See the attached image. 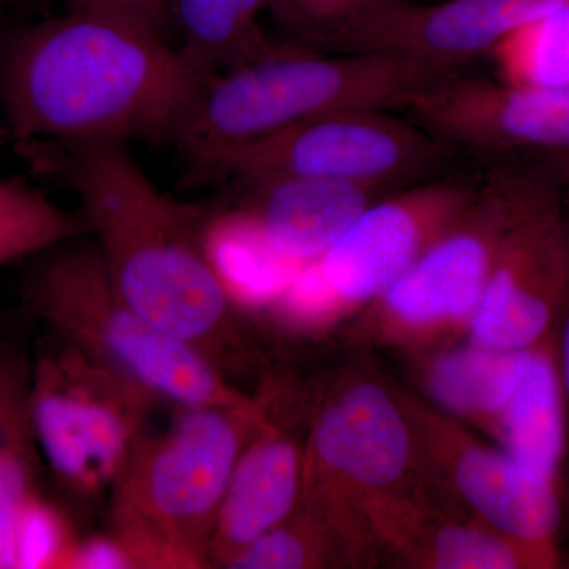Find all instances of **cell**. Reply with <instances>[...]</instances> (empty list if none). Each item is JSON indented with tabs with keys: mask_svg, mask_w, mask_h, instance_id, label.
I'll return each mask as SVG.
<instances>
[{
	"mask_svg": "<svg viewBox=\"0 0 569 569\" xmlns=\"http://www.w3.org/2000/svg\"><path fill=\"white\" fill-rule=\"evenodd\" d=\"M37 173L69 187L116 291L134 312L230 377L250 365L238 306L204 249V213L163 193L127 142H17Z\"/></svg>",
	"mask_w": 569,
	"mask_h": 569,
	"instance_id": "1",
	"label": "cell"
},
{
	"mask_svg": "<svg viewBox=\"0 0 569 569\" xmlns=\"http://www.w3.org/2000/svg\"><path fill=\"white\" fill-rule=\"evenodd\" d=\"M163 33L69 10L0 44V114L17 142L171 141L204 86Z\"/></svg>",
	"mask_w": 569,
	"mask_h": 569,
	"instance_id": "2",
	"label": "cell"
},
{
	"mask_svg": "<svg viewBox=\"0 0 569 569\" xmlns=\"http://www.w3.org/2000/svg\"><path fill=\"white\" fill-rule=\"evenodd\" d=\"M452 71L385 52H318L293 44L206 81L174 137L200 181L288 129L355 110L406 112Z\"/></svg>",
	"mask_w": 569,
	"mask_h": 569,
	"instance_id": "3",
	"label": "cell"
},
{
	"mask_svg": "<svg viewBox=\"0 0 569 569\" xmlns=\"http://www.w3.org/2000/svg\"><path fill=\"white\" fill-rule=\"evenodd\" d=\"M272 387L247 407H186L138 438L110 490V533L134 569L212 568L217 512L231 471L268 421Z\"/></svg>",
	"mask_w": 569,
	"mask_h": 569,
	"instance_id": "4",
	"label": "cell"
},
{
	"mask_svg": "<svg viewBox=\"0 0 569 569\" xmlns=\"http://www.w3.org/2000/svg\"><path fill=\"white\" fill-rule=\"evenodd\" d=\"M560 192L542 159L488 163L462 216L397 282L351 318L350 336L402 356L467 336L505 239Z\"/></svg>",
	"mask_w": 569,
	"mask_h": 569,
	"instance_id": "5",
	"label": "cell"
},
{
	"mask_svg": "<svg viewBox=\"0 0 569 569\" xmlns=\"http://www.w3.org/2000/svg\"><path fill=\"white\" fill-rule=\"evenodd\" d=\"M22 280L29 316L153 402L247 407L246 395L197 348L157 328L116 291L91 236L32 258Z\"/></svg>",
	"mask_w": 569,
	"mask_h": 569,
	"instance_id": "6",
	"label": "cell"
},
{
	"mask_svg": "<svg viewBox=\"0 0 569 569\" xmlns=\"http://www.w3.org/2000/svg\"><path fill=\"white\" fill-rule=\"evenodd\" d=\"M430 482L395 380L365 367L337 377L307 425L298 503L328 520L367 568L378 563L367 511Z\"/></svg>",
	"mask_w": 569,
	"mask_h": 569,
	"instance_id": "7",
	"label": "cell"
},
{
	"mask_svg": "<svg viewBox=\"0 0 569 569\" xmlns=\"http://www.w3.org/2000/svg\"><path fill=\"white\" fill-rule=\"evenodd\" d=\"M152 402L58 337L32 356L31 407L41 459L74 496L110 493Z\"/></svg>",
	"mask_w": 569,
	"mask_h": 569,
	"instance_id": "8",
	"label": "cell"
},
{
	"mask_svg": "<svg viewBox=\"0 0 569 569\" xmlns=\"http://www.w3.org/2000/svg\"><path fill=\"white\" fill-rule=\"evenodd\" d=\"M462 153L399 111L332 112L258 142L211 181L234 190L282 178L325 179L399 190L448 174Z\"/></svg>",
	"mask_w": 569,
	"mask_h": 569,
	"instance_id": "9",
	"label": "cell"
},
{
	"mask_svg": "<svg viewBox=\"0 0 569 569\" xmlns=\"http://www.w3.org/2000/svg\"><path fill=\"white\" fill-rule=\"evenodd\" d=\"M427 471L459 507L523 541L559 545L561 488L396 381Z\"/></svg>",
	"mask_w": 569,
	"mask_h": 569,
	"instance_id": "10",
	"label": "cell"
},
{
	"mask_svg": "<svg viewBox=\"0 0 569 569\" xmlns=\"http://www.w3.org/2000/svg\"><path fill=\"white\" fill-rule=\"evenodd\" d=\"M406 114L462 156L488 163L569 152V88H529L459 70L426 86Z\"/></svg>",
	"mask_w": 569,
	"mask_h": 569,
	"instance_id": "11",
	"label": "cell"
},
{
	"mask_svg": "<svg viewBox=\"0 0 569 569\" xmlns=\"http://www.w3.org/2000/svg\"><path fill=\"white\" fill-rule=\"evenodd\" d=\"M479 178L443 174L385 194L318 258L350 320L406 274L462 216Z\"/></svg>",
	"mask_w": 569,
	"mask_h": 569,
	"instance_id": "12",
	"label": "cell"
},
{
	"mask_svg": "<svg viewBox=\"0 0 569 569\" xmlns=\"http://www.w3.org/2000/svg\"><path fill=\"white\" fill-rule=\"evenodd\" d=\"M569 305V222L561 190L505 239L467 339L527 350L559 326Z\"/></svg>",
	"mask_w": 569,
	"mask_h": 569,
	"instance_id": "13",
	"label": "cell"
},
{
	"mask_svg": "<svg viewBox=\"0 0 569 569\" xmlns=\"http://www.w3.org/2000/svg\"><path fill=\"white\" fill-rule=\"evenodd\" d=\"M377 561L411 569H553L559 545L523 541L459 507L436 482L388 498L366 515Z\"/></svg>",
	"mask_w": 569,
	"mask_h": 569,
	"instance_id": "14",
	"label": "cell"
},
{
	"mask_svg": "<svg viewBox=\"0 0 569 569\" xmlns=\"http://www.w3.org/2000/svg\"><path fill=\"white\" fill-rule=\"evenodd\" d=\"M569 0H403L355 29L337 52H385L448 71L470 70L511 33Z\"/></svg>",
	"mask_w": 569,
	"mask_h": 569,
	"instance_id": "15",
	"label": "cell"
},
{
	"mask_svg": "<svg viewBox=\"0 0 569 569\" xmlns=\"http://www.w3.org/2000/svg\"><path fill=\"white\" fill-rule=\"evenodd\" d=\"M306 432L280 425L271 402L268 421L250 438L231 471L213 527L212 567H230L298 507Z\"/></svg>",
	"mask_w": 569,
	"mask_h": 569,
	"instance_id": "16",
	"label": "cell"
},
{
	"mask_svg": "<svg viewBox=\"0 0 569 569\" xmlns=\"http://www.w3.org/2000/svg\"><path fill=\"white\" fill-rule=\"evenodd\" d=\"M391 192L359 183L282 178L236 190L234 208L253 217L277 249L306 264L323 257L370 204Z\"/></svg>",
	"mask_w": 569,
	"mask_h": 569,
	"instance_id": "17",
	"label": "cell"
},
{
	"mask_svg": "<svg viewBox=\"0 0 569 569\" xmlns=\"http://www.w3.org/2000/svg\"><path fill=\"white\" fill-rule=\"evenodd\" d=\"M531 348L498 350L463 337L449 346L406 355L408 376L422 399L479 436H488L518 387Z\"/></svg>",
	"mask_w": 569,
	"mask_h": 569,
	"instance_id": "18",
	"label": "cell"
},
{
	"mask_svg": "<svg viewBox=\"0 0 569 569\" xmlns=\"http://www.w3.org/2000/svg\"><path fill=\"white\" fill-rule=\"evenodd\" d=\"M557 329L559 326L531 348L518 387L486 437L531 473L561 488L569 413L561 383Z\"/></svg>",
	"mask_w": 569,
	"mask_h": 569,
	"instance_id": "19",
	"label": "cell"
},
{
	"mask_svg": "<svg viewBox=\"0 0 569 569\" xmlns=\"http://www.w3.org/2000/svg\"><path fill=\"white\" fill-rule=\"evenodd\" d=\"M32 356L0 336V569H13L18 509L39 489L40 448L31 407Z\"/></svg>",
	"mask_w": 569,
	"mask_h": 569,
	"instance_id": "20",
	"label": "cell"
},
{
	"mask_svg": "<svg viewBox=\"0 0 569 569\" xmlns=\"http://www.w3.org/2000/svg\"><path fill=\"white\" fill-rule=\"evenodd\" d=\"M269 0H171L183 59L204 81L293 47L263 31Z\"/></svg>",
	"mask_w": 569,
	"mask_h": 569,
	"instance_id": "21",
	"label": "cell"
},
{
	"mask_svg": "<svg viewBox=\"0 0 569 569\" xmlns=\"http://www.w3.org/2000/svg\"><path fill=\"white\" fill-rule=\"evenodd\" d=\"M203 239L231 301L249 312H268L305 266L277 249L257 220L234 206L206 220Z\"/></svg>",
	"mask_w": 569,
	"mask_h": 569,
	"instance_id": "22",
	"label": "cell"
},
{
	"mask_svg": "<svg viewBox=\"0 0 569 569\" xmlns=\"http://www.w3.org/2000/svg\"><path fill=\"white\" fill-rule=\"evenodd\" d=\"M86 234L81 212L67 211L24 179L0 178V268Z\"/></svg>",
	"mask_w": 569,
	"mask_h": 569,
	"instance_id": "23",
	"label": "cell"
},
{
	"mask_svg": "<svg viewBox=\"0 0 569 569\" xmlns=\"http://www.w3.org/2000/svg\"><path fill=\"white\" fill-rule=\"evenodd\" d=\"M365 568L358 553L325 518L298 503L274 529L236 557L228 569Z\"/></svg>",
	"mask_w": 569,
	"mask_h": 569,
	"instance_id": "24",
	"label": "cell"
},
{
	"mask_svg": "<svg viewBox=\"0 0 569 569\" xmlns=\"http://www.w3.org/2000/svg\"><path fill=\"white\" fill-rule=\"evenodd\" d=\"M489 59L509 84L569 88V2L511 33Z\"/></svg>",
	"mask_w": 569,
	"mask_h": 569,
	"instance_id": "25",
	"label": "cell"
},
{
	"mask_svg": "<svg viewBox=\"0 0 569 569\" xmlns=\"http://www.w3.org/2000/svg\"><path fill=\"white\" fill-rule=\"evenodd\" d=\"M399 2L403 0H269L268 11L284 40L337 52L358 26Z\"/></svg>",
	"mask_w": 569,
	"mask_h": 569,
	"instance_id": "26",
	"label": "cell"
},
{
	"mask_svg": "<svg viewBox=\"0 0 569 569\" xmlns=\"http://www.w3.org/2000/svg\"><path fill=\"white\" fill-rule=\"evenodd\" d=\"M77 541L66 512L33 490L14 518L13 569H67Z\"/></svg>",
	"mask_w": 569,
	"mask_h": 569,
	"instance_id": "27",
	"label": "cell"
},
{
	"mask_svg": "<svg viewBox=\"0 0 569 569\" xmlns=\"http://www.w3.org/2000/svg\"><path fill=\"white\" fill-rule=\"evenodd\" d=\"M268 313L283 329L296 335H321L350 321L346 307L329 287L318 260L299 269Z\"/></svg>",
	"mask_w": 569,
	"mask_h": 569,
	"instance_id": "28",
	"label": "cell"
},
{
	"mask_svg": "<svg viewBox=\"0 0 569 569\" xmlns=\"http://www.w3.org/2000/svg\"><path fill=\"white\" fill-rule=\"evenodd\" d=\"M69 10L114 14L167 36L171 26V0H67Z\"/></svg>",
	"mask_w": 569,
	"mask_h": 569,
	"instance_id": "29",
	"label": "cell"
},
{
	"mask_svg": "<svg viewBox=\"0 0 569 569\" xmlns=\"http://www.w3.org/2000/svg\"><path fill=\"white\" fill-rule=\"evenodd\" d=\"M67 569H134L129 550L110 533L78 538Z\"/></svg>",
	"mask_w": 569,
	"mask_h": 569,
	"instance_id": "30",
	"label": "cell"
},
{
	"mask_svg": "<svg viewBox=\"0 0 569 569\" xmlns=\"http://www.w3.org/2000/svg\"><path fill=\"white\" fill-rule=\"evenodd\" d=\"M557 351H559L561 383H563L569 413V305L557 329Z\"/></svg>",
	"mask_w": 569,
	"mask_h": 569,
	"instance_id": "31",
	"label": "cell"
},
{
	"mask_svg": "<svg viewBox=\"0 0 569 569\" xmlns=\"http://www.w3.org/2000/svg\"><path fill=\"white\" fill-rule=\"evenodd\" d=\"M541 159L549 163L557 176L569 222V152L553 153V156L541 157Z\"/></svg>",
	"mask_w": 569,
	"mask_h": 569,
	"instance_id": "32",
	"label": "cell"
},
{
	"mask_svg": "<svg viewBox=\"0 0 569 569\" xmlns=\"http://www.w3.org/2000/svg\"><path fill=\"white\" fill-rule=\"evenodd\" d=\"M28 2V0H0V3H22Z\"/></svg>",
	"mask_w": 569,
	"mask_h": 569,
	"instance_id": "33",
	"label": "cell"
}]
</instances>
